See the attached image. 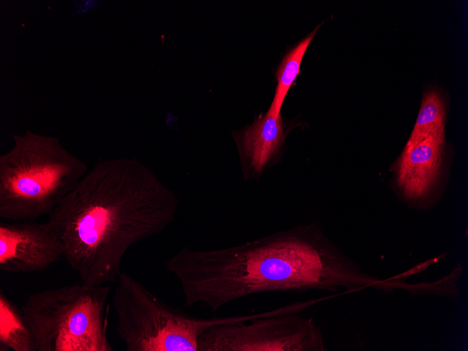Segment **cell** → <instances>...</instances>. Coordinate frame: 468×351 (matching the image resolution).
<instances>
[{
    "mask_svg": "<svg viewBox=\"0 0 468 351\" xmlns=\"http://www.w3.org/2000/svg\"><path fill=\"white\" fill-rule=\"evenodd\" d=\"M165 267L179 282L185 307L202 304L213 312L263 292L372 288L388 294L393 287L391 280L364 271L314 225L226 248L184 247L166 261Z\"/></svg>",
    "mask_w": 468,
    "mask_h": 351,
    "instance_id": "6da1fadb",
    "label": "cell"
},
{
    "mask_svg": "<svg viewBox=\"0 0 468 351\" xmlns=\"http://www.w3.org/2000/svg\"><path fill=\"white\" fill-rule=\"evenodd\" d=\"M175 193L135 158L98 161L49 214L62 256L91 285L115 283L125 252L175 219Z\"/></svg>",
    "mask_w": 468,
    "mask_h": 351,
    "instance_id": "7a4b0ae2",
    "label": "cell"
},
{
    "mask_svg": "<svg viewBox=\"0 0 468 351\" xmlns=\"http://www.w3.org/2000/svg\"><path fill=\"white\" fill-rule=\"evenodd\" d=\"M0 157V217L30 221L50 214L87 173L86 165L53 137L27 132Z\"/></svg>",
    "mask_w": 468,
    "mask_h": 351,
    "instance_id": "3957f363",
    "label": "cell"
},
{
    "mask_svg": "<svg viewBox=\"0 0 468 351\" xmlns=\"http://www.w3.org/2000/svg\"><path fill=\"white\" fill-rule=\"evenodd\" d=\"M110 287L81 282L32 294L21 308L36 351H113L107 337Z\"/></svg>",
    "mask_w": 468,
    "mask_h": 351,
    "instance_id": "277c9868",
    "label": "cell"
},
{
    "mask_svg": "<svg viewBox=\"0 0 468 351\" xmlns=\"http://www.w3.org/2000/svg\"><path fill=\"white\" fill-rule=\"evenodd\" d=\"M117 282L113 296L116 331L127 351H198V338L205 329L235 317L189 315L125 272Z\"/></svg>",
    "mask_w": 468,
    "mask_h": 351,
    "instance_id": "5b68a950",
    "label": "cell"
},
{
    "mask_svg": "<svg viewBox=\"0 0 468 351\" xmlns=\"http://www.w3.org/2000/svg\"><path fill=\"white\" fill-rule=\"evenodd\" d=\"M317 301L298 302L266 312L238 316L205 329L198 351H325L322 332L312 317L296 312Z\"/></svg>",
    "mask_w": 468,
    "mask_h": 351,
    "instance_id": "8992f818",
    "label": "cell"
},
{
    "mask_svg": "<svg viewBox=\"0 0 468 351\" xmlns=\"http://www.w3.org/2000/svg\"><path fill=\"white\" fill-rule=\"evenodd\" d=\"M60 256L62 246L46 223L1 222V270L9 273L40 271Z\"/></svg>",
    "mask_w": 468,
    "mask_h": 351,
    "instance_id": "52a82bcc",
    "label": "cell"
},
{
    "mask_svg": "<svg viewBox=\"0 0 468 351\" xmlns=\"http://www.w3.org/2000/svg\"><path fill=\"white\" fill-rule=\"evenodd\" d=\"M445 132L438 131L404 148L396 167L397 184L404 200L412 205L429 196L441 172Z\"/></svg>",
    "mask_w": 468,
    "mask_h": 351,
    "instance_id": "ba28073f",
    "label": "cell"
},
{
    "mask_svg": "<svg viewBox=\"0 0 468 351\" xmlns=\"http://www.w3.org/2000/svg\"><path fill=\"white\" fill-rule=\"evenodd\" d=\"M280 113L271 109L246 127L236 142L246 167L254 174H260L280 148L284 139Z\"/></svg>",
    "mask_w": 468,
    "mask_h": 351,
    "instance_id": "9c48e42d",
    "label": "cell"
},
{
    "mask_svg": "<svg viewBox=\"0 0 468 351\" xmlns=\"http://www.w3.org/2000/svg\"><path fill=\"white\" fill-rule=\"evenodd\" d=\"M0 350L36 351L32 333L21 309L1 291Z\"/></svg>",
    "mask_w": 468,
    "mask_h": 351,
    "instance_id": "30bf717a",
    "label": "cell"
},
{
    "mask_svg": "<svg viewBox=\"0 0 468 351\" xmlns=\"http://www.w3.org/2000/svg\"><path fill=\"white\" fill-rule=\"evenodd\" d=\"M446 108L441 95L435 90L424 92L420 110L404 148L411 147L431 134L444 130Z\"/></svg>",
    "mask_w": 468,
    "mask_h": 351,
    "instance_id": "8fae6325",
    "label": "cell"
},
{
    "mask_svg": "<svg viewBox=\"0 0 468 351\" xmlns=\"http://www.w3.org/2000/svg\"><path fill=\"white\" fill-rule=\"evenodd\" d=\"M321 24L306 37L294 46L283 57L277 72V81L275 93L270 109L280 113L284 99L300 72L303 57Z\"/></svg>",
    "mask_w": 468,
    "mask_h": 351,
    "instance_id": "7c38bea8",
    "label": "cell"
}]
</instances>
